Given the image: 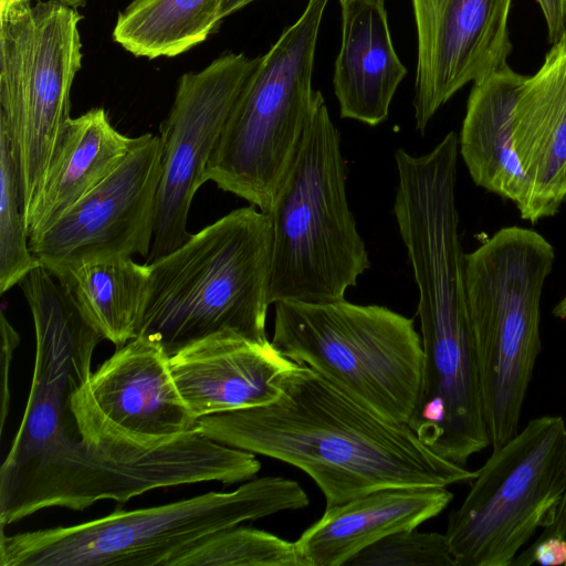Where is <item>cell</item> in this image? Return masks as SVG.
<instances>
[{
	"mask_svg": "<svg viewBox=\"0 0 566 566\" xmlns=\"http://www.w3.org/2000/svg\"><path fill=\"white\" fill-rule=\"evenodd\" d=\"M512 142L531 188L528 221L555 216L566 199V34L552 43L534 74L524 75Z\"/></svg>",
	"mask_w": 566,
	"mask_h": 566,
	"instance_id": "2e32d148",
	"label": "cell"
},
{
	"mask_svg": "<svg viewBox=\"0 0 566 566\" xmlns=\"http://www.w3.org/2000/svg\"><path fill=\"white\" fill-rule=\"evenodd\" d=\"M348 1H352V0H339V3L343 4V3H346Z\"/></svg>",
	"mask_w": 566,
	"mask_h": 566,
	"instance_id": "1f68e13d",
	"label": "cell"
},
{
	"mask_svg": "<svg viewBox=\"0 0 566 566\" xmlns=\"http://www.w3.org/2000/svg\"><path fill=\"white\" fill-rule=\"evenodd\" d=\"M161 166L160 137L144 134L112 174L29 238L32 254L52 274L98 260L135 254L147 259Z\"/></svg>",
	"mask_w": 566,
	"mask_h": 566,
	"instance_id": "7c38bea8",
	"label": "cell"
},
{
	"mask_svg": "<svg viewBox=\"0 0 566 566\" xmlns=\"http://www.w3.org/2000/svg\"><path fill=\"white\" fill-rule=\"evenodd\" d=\"M81 20L53 1L0 7V124L15 143L27 228L71 120Z\"/></svg>",
	"mask_w": 566,
	"mask_h": 566,
	"instance_id": "9c48e42d",
	"label": "cell"
},
{
	"mask_svg": "<svg viewBox=\"0 0 566 566\" xmlns=\"http://www.w3.org/2000/svg\"><path fill=\"white\" fill-rule=\"evenodd\" d=\"M222 0H133L112 36L137 57H172L207 40L220 23Z\"/></svg>",
	"mask_w": 566,
	"mask_h": 566,
	"instance_id": "7402d4cb",
	"label": "cell"
},
{
	"mask_svg": "<svg viewBox=\"0 0 566 566\" xmlns=\"http://www.w3.org/2000/svg\"><path fill=\"white\" fill-rule=\"evenodd\" d=\"M566 493V423L542 416L492 451L446 536L457 566H509L538 528L552 525Z\"/></svg>",
	"mask_w": 566,
	"mask_h": 566,
	"instance_id": "30bf717a",
	"label": "cell"
},
{
	"mask_svg": "<svg viewBox=\"0 0 566 566\" xmlns=\"http://www.w3.org/2000/svg\"><path fill=\"white\" fill-rule=\"evenodd\" d=\"M198 429L220 443L302 470L322 491L326 507L382 488H447L476 475L307 365H294L273 401L199 418Z\"/></svg>",
	"mask_w": 566,
	"mask_h": 566,
	"instance_id": "7a4b0ae2",
	"label": "cell"
},
{
	"mask_svg": "<svg viewBox=\"0 0 566 566\" xmlns=\"http://www.w3.org/2000/svg\"><path fill=\"white\" fill-rule=\"evenodd\" d=\"M327 0H307L241 90L206 180L268 213L300 149L316 91L315 50Z\"/></svg>",
	"mask_w": 566,
	"mask_h": 566,
	"instance_id": "52a82bcc",
	"label": "cell"
},
{
	"mask_svg": "<svg viewBox=\"0 0 566 566\" xmlns=\"http://www.w3.org/2000/svg\"><path fill=\"white\" fill-rule=\"evenodd\" d=\"M30 310L34 368L20 428L0 468V527L48 507L81 511L101 500L123 503L201 481L203 458L191 434L149 447L88 442L72 399L104 338L66 295L40 297Z\"/></svg>",
	"mask_w": 566,
	"mask_h": 566,
	"instance_id": "6da1fadb",
	"label": "cell"
},
{
	"mask_svg": "<svg viewBox=\"0 0 566 566\" xmlns=\"http://www.w3.org/2000/svg\"><path fill=\"white\" fill-rule=\"evenodd\" d=\"M543 13L551 43L566 34V0H536Z\"/></svg>",
	"mask_w": 566,
	"mask_h": 566,
	"instance_id": "83f0119b",
	"label": "cell"
},
{
	"mask_svg": "<svg viewBox=\"0 0 566 566\" xmlns=\"http://www.w3.org/2000/svg\"><path fill=\"white\" fill-rule=\"evenodd\" d=\"M272 249L270 218L252 205L191 234L147 263L150 285L139 335L169 357L219 333L269 340Z\"/></svg>",
	"mask_w": 566,
	"mask_h": 566,
	"instance_id": "3957f363",
	"label": "cell"
},
{
	"mask_svg": "<svg viewBox=\"0 0 566 566\" xmlns=\"http://www.w3.org/2000/svg\"><path fill=\"white\" fill-rule=\"evenodd\" d=\"M453 494L440 486H391L370 491L324 514L295 541L304 566H346L356 554L397 532L439 515Z\"/></svg>",
	"mask_w": 566,
	"mask_h": 566,
	"instance_id": "e0dca14e",
	"label": "cell"
},
{
	"mask_svg": "<svg viewBox=\"0 0 566 566\" xmlns=\"http://www.w3.org/2000/svg\"><path fill=\"white\" fill-rule=\"evenodd\" d=\"M1 337H2V349H1V432L6 426V420L9 412L10 405V387H9V374L12 357L15 348L19 346L20 336L13 326L9 323L4 313H1Z\"/></svg>",
	"mask_w": 566,
	"mask_h": 566,
	"instance_id": "4316f807",
	"label": "cell"
},
{
	"mask_svg": "<svg viewBox=\"0 0 566 566\" xmlns=\"http://www.w3.org/2000/svg\"><path fill=\"white\" fill-rule=\"evenodd\" d=\"M169 566H304V562L295 542L235 525L192 544Z\"/></svg>",
	"mask_w": 566,
	"mask_h": 566,
	"instance_id": "cb8c5ba5",
	"label": "cell"
},
{
	"mask_svg": "<svg viewBox=\"0 0 566 566\" xmlns=\"http://www.w3.org/2000/svg\"><path fill=\"white\" fill-rule=\"evenodd\" d=\"M532 564L566 565V539L556 536L537 538L527 549L516 556L512 565L527 566Z\"/></svg>",
	"mask_w": 566,
	"mask_h": 566,
	"instance_id": "484cf974",
	"label": "cell"
},
{
	"mask_svg": "<svg viewBox=\"0 0 566 566\" xmlns=\"http://www.w3.org/2000/svg\"><path fill=\"white\" fill-rule=\"evenodd\" d=\"M302 486L282 476L250 479L231 492L118 511L71 526L6 535L1 566H169L202 538L245 521L304 509Z\"/></svg>",
	"mask_w": 566,
	"mask_h": 566,
	"instance_id": "277c9868",
	"label": "cell"
},
{
	"mask_svg": "<svg viewBox=\"0 0 566 566\" xmlns=\"http://www.w3.org/2000/svg\"><path fill=\"white\" fill-rule=\"evenodd\" d=\"M72 407L93 444L148 447L198 429L171 376L169 356L142 335L90 375Z\"/></svg>",
	"mask_w": 566,
	"mask_h": 566,
	"instance_id": "4fadbf2b",
	"label": "cell"
},
{
	"mask_svg": "<svg viewBox=\"0 0 566 566\" xmlns=\"http://www.w3.org/2000/svg\"><path fill=\"white\" fill-rule=\"evenodd\" d=\"M555 260L537 231L504 227L464 253V280L484 419L492 450L520 431L542 349L541 298Z\"/></svg>",
	"mask_w": 566,
	"mask_h": 566,
	"instance_id": "8992f818",
	"label": "cell"
},
{
	"mask_svg": "<svg viewBox=\"0 0 566 566\" xmlns=\"http://www.w3.org/2000/svg\"><path fill=\"white\" fill-rule=\"evenodd\" d=\"M104 339L122 347L139 335L150 269L132 256L98 260L53 274Z\"/></svg>",
	"mask_w": 566,
	"mask_h": 566,
	"instance_id": "44dd1931",
	"label": "cell"
},
{
	"mask_svg": "<svg viewBox=\"0 0 566 566\" xmlns=\"http://www.w3.org/2000/svg\"><path fill=\"white\" fill-rule=\"evenodd\" d=\"M340 136L316 91L300 149L268 212L270 303L343 300L370 261L346 195Z\"/></svg>",
	"mask_w": 566,
	"mask_h": 566,
	"instance_id": "5b68a950",
	"label": "cell"
},
{
	"mask_svg": "<svg viewBox=\"0 0 566 566\" xmlns=\"http://www.w3.org/2000/svg\"><path fill=\"white\" fill-rule=\"evenodd\" d=\"M524 75L505 65L474 82L468 98L459 154L474 184L531 213V188L515 155L512 114Z\"/></svg>",
	"mask_w": 566,
	"mask_h": 566,
	"instance_id": "d6986e66",
	"label": "cell"
},
{
	"mask_svg": "<svg viewBox=\"0 0 566 566\" xmlns=\"http://www.w3.org/2000/svg\"><path fill=\"white\" fill-rule=\"evenodd\" d=\"M513 0H411L417 31L413 109L423 132L458 91L507 65Z\"/></svg>",
	"mask_w": 566,
	"mask_h": 566,
	"instance_id": "5bb4252c",
	"label": "cell"
},
{
	"mask_svg": "<svg viewBox=\"0 0 566 566\" xmlns=\"http://www.w3.org/2000/svg\"><path fill=\"white\" fill-rule=\"evenodd\" d=\"M39 1V0H36ZM45 1H53L57 2L74 9H80L86 4L87 0H45ZM32 0H0V7L3 6H12V4H20V3H31Z\"/></svg>",
	"mask_w": 566,
	"mask_h": 566,
	"instance_id": "f546056e",
	"label": "cell"
},
{
	"mask_svg": "<svg viewBox=\"0 0 566 566\" xmlns=\"http://www.w3.org/2000/svg\"><path fill=\"white\" fill-rule=\"evenodd\" d=\"M40 265L29 247L15 143L0 124V292L9 291Z\"/></svg>",
	"mask_w": 566,
	"mask_h": 566,
	"instance_id": "603a6c76",
	"label": "cell"
},
{
	"mask_svg": "<svg viewBox=\"0 0 566 566\" xmlns=\"http://www.w3.org/2000/svg\"><path fill=\"white\" fill-rule=\"evenodd\" d=\"M457 566L446 534L416 528L388 535L356 554L346 566Z\"/></svg>",
	"mask_w": 566,
	"mask_h": 566,
	"instance_id": "d4e9b609",
	"label": "cell"
},
{
	"mask_svg": "<svg viewBox=\"0 0 566 566\" xmlns=\"http://www.w3.org/2000/svg\"><path fill=\"white\" fill-rule=\"evenodd\" d=\"M342 7V41L333 85L343 118L377 126L388 117L407 74L388 25L385 0H352Z\"/></svg>",
	"mask_w": 566,
	"mask_h": 566,
	"instance_id": "ac0fdd59",
	"label": "cell"
},
{
	"mask_svg": "<svg viewBox=\"0 0 566 566\" xmlns=\"http://www.w3.org/2000/svg\"><path fill=\"white\" fill-rule=\"evenodd\" d=\"M256 0H222L220 12H219V20L220 22L231 15L232 13L243 9L251 2H254Z\"/></svg>",
	"mask_w": 566,
	"mask_h": 566,
	"instance_id": "f1b7e54d",
	"label": "cell"
},
{
	"mask_svg": "<svg viewBox=\"0 0 566 566\" xmlns=\"http://www.w3.org/2000/svg\"><path fill=\"white\" fill-rule=\"evenodd\" d=\"M259 63L243 53L223 54L180 76L167 118L160 125L161 176L151 249L146 263L167 255L189 238L192 199L233 105Z\"/></svg>",
	"mask_w": 566,
	"mask_h": 566,
	"instance_id": "8fae6325",
	"label": "cell"
},
{
	"mask_svg": "<svg viewBox=\"0 0 566 566\" xmlns=\"http://www.w3.org/2000/svg\"><path fill=\"white\" fill-rule=\"evenodd\" d=\"M296 363L270 340L219 333L169 357L174 381L196 419L266 405Z\"/></svg>",
	"mask_w": 566,
	"mask_h": 566,
	"instance_id": "9a60e30c",
	"label": "cell"
},
{
	"mask_svg": "<svg viewBox=\"0 0 566 566\" xmlns=\"http://www.w3.org/2000/svg\"><path fill=\"white\" fill-rule=\"evenodd\" d=\"M272 344L363 406L407 424L421 385L423 350L413 319L343 300L274 304Z\"/></svg>",
	"mask_w": 566,
	"mask_h": 566,
	"instance_id": "ba28073f",
	"label": "cell"
},
{
	"mask_svg": "<svg viewBox=\"0 0 566 566\" xmlns=\"http://www.w3.org/2000/svg\"><path fill=\"white\" fill-rule=\"evenodd\" d=\"M553 314L566 322V294L563 298L555 305L553 310Z\"/></svg>",
	"mask_w": 566,
	"mask_h": 566,
	"instance_id": "4dcf8cb0",
	"label": "cell"
},
{
	"mask_svg": "<svg viewBox=\"0 0 566 566\" xmlns=\"http://www.w3.org/2000/svg\"><path fill=\"white\" fill-rule=\"evenodd\" d=\"M143 138L120 134L103 107L71 118L39 201L28 221L29 238L56 221L101 184Z\"/></svg>",
	"mask_w": 566,
	"mask_h": 566,
	"instance_id": "ffe728a7",
	"label": "cell"
}]
</instances>
